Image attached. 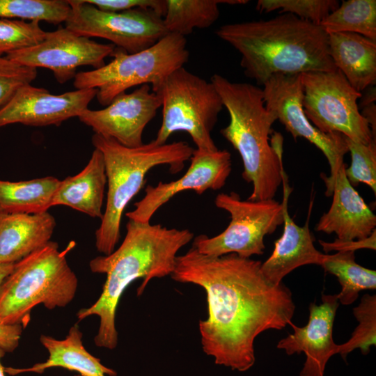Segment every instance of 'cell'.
I'll return each instance as SVG.
<instances>
[{"label":"cell","mask_w":376,"mask_h":376,"mask_svg":"<svg viewBox=\"0 0 376 376\" xmlns=\"http://www.w3.org/2000/svg\"><path fill=\"white\" fill-rule=\"evenodd\" d=\"M261 263L235 253L207 256L192 246L176 258L171 279L206 293L208 315L199 321L198 330L203 351L217 365L246 371L256 361V337L292 323L291 291L283 283L268 281Z\"/></svg>","instance_id":"6da1fadb"},{"label":"cell","mask_w":376,"mask_h":376,"mask_svg":"<svg viewBox=\"0 0 376 376\" xmlns=\"http://www.w3.org/2000/svg\"><path fill=\"white\" fill-rule=\"evenodd\" d=\"M194 239L189 229L169 228L161 224L139 223L129 219L126 234L120 246L111 254L99 256L90 261L92 272L105 274L107 279L98 299L77 313L79 320L91 315L100 318L94 342L109 350L118 345L116 313L119 300L127 287L142 279L137 295L143 292L155 278L173 273L178 252Z\"/></svg>","instance_id":"7a4b0ae2"},{"label":"cell","mask_w":376,"mask_h":376,"mask_svg":"<svg viewBox=\"0 0 376 376\" xmlns=\"http://www.w3.org/2000/svg\"><path fill=\"white\" fill-rule=\"evenodd\" d=\"M216 35L240 54L245 75L263 85L276 74L331 72L328 33L319 24L290 13L221 26Z\"/></svg>","instance_id":"3957f363"},{"label":"cell","mask_w":376,"mask_h":376,"mask_svg":"<svg viewBox=\"0 0 376 376\" xmlns=\"http://www.w3.org/2000/svg\"><path fill=\"white\" fill-rule=\"evenodd\" d=\"M210 81L227 109L230 122L221 134L239 152L243 163L242 176L253 185L250 201L274 199L282 184L283 142L279 132L272 133L277 120L266 108L263 89L248 83L232 82L219 74Z\"/></svg>","instance_id":"277c9868"},{"label":"cell","mask_w":376,"mask_h":376,"mask_svg":"<svg viewBox=\"0 0 376 376\" xmlns=\"http://www.w3.org/2000/svg\"><path fill=\"white\" fill-rule=\"evenodd\" d=\"M91 141L102 152L105 164L106 205L95 231V246L107 256L115 250L119 242L123 212L144 185L147 173L161 165H168L172 173L181 171L194 148L185 141L159 145L154 140L137 148H128L95 133Z\"/></svg>","instance_id":"5b68a950"},{"label":"cell","mask_w":376,"mask_h":376,"mask_svg":"<svg viewBox=\"0 0 376 376\" xmlns=\"http://www.w3.org/2000/svg\"><path fill=\"white\" fill-rule=\"evenodd\" d=\"M75 244L60 251L56 242L14 264L0 287V324L26 327L31 310L42 304L48 309L65 307L74 299L78 285L66 255Z\"/></svg>","instance_id":"8992f818"},{"label":"cell","mask_w":376,"mask_h":376,"mask_svg":"<svg viewBox=\"0 0 376 376\" xmlns=\"http://www.w3.org/2000/svg\"><path fill=\"white\" fill-rule=\"evenodd\" d=\"M113 59L102 67L77 72L76 89H96L95 97L107 106L117 95L134 86L150 85L159 93L166 78L189 60L185 37L168 33L152 46L130 54L116 47Z\"/></svg>","instance_id":"52a82bcc"},{"label":"cell","mask_w":376,"mask_h":376,"mask_svg":"<svg viewBox=\"0 0 376 376\" xmlns=\"http://www.w3.org/2000/svg\"><path fill=\"white\" fill-rule=\"evenodd\" d=\"M159 94L162 121L153 139L157 144L167 143L174 132H185L197 149L219 150L212 132L224 107L211 81L190 72L183 66L170 74Z\"/></svg>","instance_id":"ba28073f"},{"label":"cell","mask_w":376,"mask_h":376,"mask_svg":"<svg viewBox=\"0 0 376 376\" xmlns=\"http://www.w3.org/2000/svg\"><path fill=\"white\" fill-rule=\"evenodd\" d=\"M214 204L230 214V221L216 236L194 237L192 247L207 256L235 253L250 258L262 255L265 249V237L283 223V204L274 199L243 201L235 192L221 193L216 196Z\"/></svg>","instance_id":"9c48e42d"},{"label":"cell","mask_w":376,"mask_h":376,"mask_svg":"<svg viewBox=\"0 0 376 376\" xmlns=\"http://www.w3.org/2000/svg\"><path fill=\"white\" fill-rule=\"evenodd\" d=\"M302 107L308 120L324 133H340L363 144L376 141L361 115L357 100L362 96L339 70L301 74Z\"/></svg>","instance_id":"30bf717a"},{"label":"cell","mask_w":376,"mask_h":376,"mask_svg":"<svg viewBox=\"0 0 376 376\" xmlns=\"http://www.w3.org/2000/svg\"><path fill=\"white\" fill-rule=\"evenodd\" d=\"M70 13L65 27L87 38L106 39L127 53H136L166 36L163 17L151 9L106 12L84 0H68Z\"/></svg>","instance_id":"8fae6325"},{"label":"cell","mask_w":376,"mask_h":376,"mask_svg":"<svg viewBox=\"0 0 376 376\" xmlns=\"http://www.w3.org/2000/svg\"><path fill=\"white\" fill-rule=\"evenodd\" d=\"M263 86L266 108L275 113L294 140L299 137L306 139L326 157L330 175L322 174L321 178L326 185L325 194L329 196L334 178L344 164V155L348 152L345 136L338 132H322L308 120L302 107L301 74L274 75Z\"/></svg>","instance_id":"7c38bea8"},{"label":"cell","mask_w":376,"mask_h":376,"mask_svg":"<svg viewBox=\"0 0 376 376\" xmlns=\"http://www.w3.org/2000/svg\"><path fill=\"white\" fill-rule=\"evenodd\" d=\"M115 48L111 43H100L60 27L47 32L39 44L5 56L24 65L49 69L58 83L64 84L75 78L80 66L102 67Z\"/></svg>","instance_id":"4fadbf2b"},{"label":"cell","mask_w":376,"mask_h":376,"mask_svg":"<svg viewBox=\"0 0 376 376\" xmlns=\"http://www.w3.org/2000/svg\"><path fill=\"white\" fill-rule=\"evenodd\" d=\"M161 107V95L145 84L132 93L119 94L104 109L87 108L78 118L95 134L111 138L125 147L137 148L143 144L144 130Z\"/></svg>","instance_id":"5bb4252c"},{"label":"cell","mask_w":376,"mask_h":376,"mask_svg":"<svg viewBox=\"0 0 376 376\" xmlns=\"http://www.w3.org/2000/svg\"><path fill=\"white\" fill-rule=\"evenodd\" d=\"M190 161L189 169L179 179L148 185L144 196L134 203V210L126 213L127 217L139 223H150L158 209L181 191L192 190L202 194L209 189H221L232 170L231 155L226 150L207 151L196 148Z\"/></svg>","instance_id":"9a60e30c"},{"label":"cell","mask_w":376,"mask_h":376,"mask_svg":"<svg viewBox=\"0 0 376 376\" xmlns=\"http://www.w3.org/2000/svg\"><path fill=\"white\" fill-rule=\"evenodd\" d=\"M96 89H76L60 95L27 84L17 90L0 109V127L19 123L26 126H60L79 117L95 97Z\"/></svg>","instance_id":"2e32d148"},{"label":"cell","mask_w":376,"mask_h":376,"mask_svg":"<svg viewBox=\"0 0 376 376\" xmlns=\"http://www.w3.org/2000/svg\"><path fill=\"white\" fill-rule=\"evenodd\" d=\"M338 306L336 295L323 294L320 304H310L307 324L299 327L291 323L293 333L279 341L277 348L284 350L288 355L305 354L300 376H324L329 359L338 354L333 327Z\"/></svg>","instance_id":"e0dca14e"},{"label":"cell","mask_w":376,"mask_h":376,"mask_svg":"<svg viewBox=\"0 0 376 376\" xmlns=\"http://www.w3.org/2000/svg\"><path fill=\"white\" fill-rule=\"evenodd\" d=\"M345 169L343 164L334 178L329 193V196H333L331 207L320 217L315 230L335 233L340 241L363 240L375 230L376 216L350 183Z\"/></svg>","instance_id":"ac0fdd59"},{"label":"cell","mask_w":376,"mask_h":376,"mask_svg":"<svg viewBox=\"0 0 376 376\" xmlns=\"http://www.w3.org/2000/svg\"><path fill=\"white\" fill-rule=\"evenodd\" d=\"M283 185V231L274 242L271 256L261 263L260 269L265 279L274 285L282 283L283 279L294 269L306 265H320L323 253L314 246V237L308 226V217L303 226L297 225L289 215L288 201L291 192L284 170Z\"/></svg>","instance_id":"d6986e66"},{"label":"cell","mask_w":376,"mask_h":376,"mask_svg":"<svg viewBox=\"0 0 376 376\" xmlns=\"http://www.w3.org/2000/svg\"><path fill=\"white\" fill-rule=\"evenodd\" d=\"M56 223L49 212L15 214L0 212V264H15L45 246Z\"/></svg>","instance_id":"ffe728a7"},{"label":"cell","mask_w":376,"mask_h":376,"mask_svg":"<svg viewBox=\"0 0 376 376\" xmlns=\"http://www.w3.org/2000/svg\"><path fill=\"white\" fill-rule=\"evenodd\" d=\"M107 175L102 152L95 148L82 171L61 183L52 206L65 205L93 218H102Z\"/></svg>","instance_id":"44dd1931"},{"label":"cell","mask_w":376,"mask_h":376,"mask_svg":"<svg viewBox=\"0 0 376 376\" xmlns=\"http://www.w3.org/2000/svg\"><path fill=\"white\" fill-rule=\"evenodd\" d=\"M329 51L336 69L358 92L376 83V40L354 33H328Z\"/></svg>","instance_id":"7402d4cb"},{"label":"cell","mask_w":376,"mask_h":376,"mask_svg":"<svg viewBox=\"0 0 376 376\" xmlns=\"http://www.w3.org/2000/svg\"><path fill=\"white\" fill-rule=\"evenodd\" d=\"M82 333L77 324L72 326L65 339L57 340L41 335L40 341L49 352L48 359L27 368H9L10 374L22 373H42L45 370L61 367L75 370L81 376H116L111 368L102 365L100 360L91 354L84 347Z\"/></svg>","instance_id":"603a6c76"},{"label":"cell","mask_w":376,"mask_h":376,"mask_svg":"<svg viewBox=\"0 0 376 376\" xmlns=\"http://www.w3.org/2000/svg\"><path fill=\"white\" fill-rule=\"evenodd\" d=\"M61 180L53 176L11 182L0 180V212L40 214L52 207Z\"/></svg>","instance_id":"cb8c5ba5"},{"label":"cell","mask_w":376,"mask_h":376,"mask_svg":"<svg viewBox=\"0 0 376 376\" xmlns=\"http://www.w3.org/2000/svg\"><path fill=\"white\" fill-rule=\"evenodd\" d=\"M320 266L338 279L341 290L336 295L343 305L354 303L362 290L376 289V272L357 263L354 251L323 254Z\"/></svg>","instance_id":"d4e9b609"},{"label":"cell","mask_w":376,"mask_h":376,"mask_svg":"<svg viewBox=\"0 0 376 376\" xmlns=\"http://www.w3.org/2000/svg\"><path fill=\"white\" fill-rule=\"evenodd\" d=\"M163 17L169 33L185 37L195 29L211 26L219 17V4L224 0H166Z\"/></svg>","instance_id":"484cf974"},{"label":"cell","mask_w":376,"mask_h":376,"mask_svg":"<svg viewBox=\"0 0 376 376\" xmlns=\"http://www.w3.org/2000/svg\"><path fill=\"white\" fill-rule=\"evenodd\" d=\"M327 33H354L376 40V1H343L320 24Z\"/></svg>","instance_id":"4316f807"},{"label":"cell","mask_w":376,"mask_h":376,"mask_svg":"<svg viewBox=\"0 0 376 376\" xmlns=\"http://www.w3.org/2000/svg\"><path fill=\"white\" fill-rule=\"evenodd\" d=\"M65 0H0V18L65 23L70 13Z\"/></svg>","instance_id":"83f0119b"},{"label":"cell","mask_w":376,"mask_h":376,"mask_svg":"<svg viewBox=\"0 0 376 376\" xmlns=\"http://www.w3.org/2000/svg\"><path fill=\"white\" fill-rule=\"evenodd\" d=\"M353 313L359 322L350 338L338 345V354L344 359L357 348L367 354L370 347L376 344V295H364L359 304L353 308Z\"/></svg>","instance_id":"f1b7e54d"},{"label":"cell","mask_w":376,"mask_h":376,"mask_svg":"<svg viewBox=\"0 0 376 376\" xmlns=\"http://www.w3.org/2000/svg\"><path fill=\"white\" fill-rule=\"evenodd\" d=\"M46 34L39 22L0 18V56L35 46Z\"/></svg>","instance_id":"f546056e"},{"label":"cell","mask_w":376,"mask_h":376,"mask_svg":"<svg viewBox=\"0 0 376 376\" xmlns=\"http://www.w3.org/2000/svg\"><path fill=\"white\" fill-rule=\"evenodd\" d=\"M336 0H259L256 9L260 13L280 10L315 24L322 22L338 8Z\"/></svg>","instance_id":"4dcf8cb0"},{"label":"cell","mask_w":376,"mask_h":376,"mask_svg":"<svg viewBox=\"0 0 376 376\" xmlns=\"http://www.w3.org/2000/svg\"><path fill=\"white\" fill-rule=\"evenodd\" d=\"M351 164L345 173L350 183L354 187L359 183L369 186L376 193V141L369 144L354 142L345 137Z\"/></svg>","instance_id":"1f68e13d"},{"label":"cell","mask_w":376,"mask_h":376,"mask_svg":"<svg viewBox=\"0 0 376 376\" xmlns=\"http://www.w3.org/2000/svg\"><path fill=\"white\" fill-rule=\"evenodd\" d=\"M36 68L24 65L5 56H0V109L22 86L37 77Z\"/></svg>","instance_id":"d6a6232c"},{"label":"cell","mask_w":376,"mask_h":376,"mask_svg":"<svg viewBox=\"0 0 376 376\" xmlns=\"http://www.w3.org/2000/svg\"><path fill=\"white\" fill-rule=\"evenodd\" d=\"M100 10L120 12L134 8L151 9L161 17L166 12V0H84Z\"/></svg>","instance_id":"836d02e7"},{"label":"cell","mask_w":376,"mask_h":376,"mask_svg":"<svg viewBox=\"0 0 376 376\" xmlns=\"http://www.w3.org/2000/svg\"><path fill=\"white\" fill-rule=\"evenodd\" d=\"M320 244L323 250L328 253L331 251H355L361 249H369L371 250L376 249V231L375 230L372 234L363 240H351V241H340L336 239L332 242H326L320 240Z\"/></svg>","instance_id":"e575fe53"},{"label":"cell","mask_w":376,"mask_h":376,"mask_svg":"<svg viewBox=\"0 0 376 376\" xmlns=\"http://www.w3.org/2000/svg\"><path fill=\"white\" fill-rule=\"evenodd\" d=\"M22 329V324H0V348L6 352L14 351L19 345Z\"/></svg>","instance_id":"d590c367"},{"label":"cell","mask_w":376,"mask_h":376,"mask_svg":"<svg viewBox=\"0 0 376 376\" xmlns=\"http://www.w3.org/2000/svg\"><path fill=\"white\" fill-rule=\"evenodd\" d=\"M361 113L368 121L373 135L376 136V106L375 102L363 106Z\"/></svg>","instance_id":"8d00e7d4"},{"label":"cell","mask_w":376,"mask_h":376,"mask_svg":"<svg viewBox=\"0 0 376 376\" xmlns=\"http://www.w3.org/2000/svg\"><path fill=\"white\" fill-rule=\"evenodd\" d=\"M14 264H0V287L6 278L11 272Z\"/></svg>","instance_id":"74e56055"},{"label":"cell","mask_w":376,"mask_h":376,"mask_svg":"<svg viewBox=\"0 0 376 376\" xmlns=\"http://www.w3.org/2000/svg\"><path fill=\"white\" fill-rule=\"evenodd\" d=\"M6 352L0 348V376H5L4 368L1 363V358L4 356Z\"/></svg>","instance_id":"f35d334b"},{"label":"cell","mask_w":376,"mask_h":376,"mask_svg":"<svg viewBox=\"0 0 376 376\" xmlns=\"http://www.w3.org/2000/svg\"><path fill=\"white\" fill-rule=\"evenodd\" d=\"M75 376H81V375L79 374V375H75Z\"/></svg>","instance_id":"ab89813d"}]
</instances>
